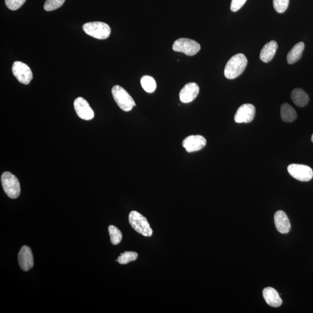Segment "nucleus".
<instances>
[{"label": "nucleus", "mask_w": 313, "mask_h": 313, "mask_svg": "<svg viewBox=\"0 0 313 313\" xmlns=\"http://www.w3.org/2000/svg\"><path fill=\"white\" fill-rule=\"evenodd\" d=\"M247 59L244 54H238L232 57L226 64L224 74L228 79L233 80L240 76L246 70Z\"/></svg>", "instance_id": "obj_1"}, {"label": "nucleus", "mask_w": 313, "mask_h": 313, "mask_svg": "<svg viewBox=\"0 0 313 313\" xmlns=\"http://www.w3.org/2000/svg\"><path fill=\"white\" fill-rule=\"evenodd\" d=\"M114 101L118 106L123 111L128 112L136 106L134 99L128 92L120 85L114 86L111 89Z\"/></svg>", "instance_id": "obj_2"}, {"label": "nucleus", "mask_w": 313, "mask_h": 313, "mask_svg": "<svg viewBox=\"0 0 313 313\" xmlns=\"http://www.w3.org/2000/svg\"><path fill=\"white\" fill-rule=\"evenodd\" d=\"M130 225L134 230L144 235L145 237H151L153 234V230L145 216L135 210L130 212L129 215Z\"/></svg>", "instance_id": "obj_3"}, {"label": "nucleus", "mask_w": 313, "mask_h": 313, "mask_svg": "<svg viewBox=\"0 0 313 313\" xmlns=\"http://www.w3.org/2000/svg\"><path fill=\"white\" fill-rule=\"evenodd\" d=\"M83 29L88 35L99 40L108 38L111 29L107 24L101 21H92L83 24Z\"/></svg>", "instance_id": "obj_4"}, {"label": "nucleus", "mask_w": 313, "mask_h": 313, "mask_svg": "<svg viewBox=\"0 0 313 313\" xmlns=\"http://www.w3.org/2000/svg\"><path fill=\"white\" fill-rule=\"evenodd\" d=\"M1 180L3 189L9 198L15 199L20 196V183L16 176L9 172H5L2 173Z\"/></svg>", "instance_id": "obj_5"}, {"label": "nucleus", "mask_w": 313, "mask_h": 313, "mask_svg": "<svg viewBox=\"0 0 313 313\" xmlns=\"http://www.w3.org/2000/svg\"><path fill=\"white\" fill-rule=\"evenodd\" d=\"M172 48L175 52H182L188 56H194L200 51L201 46L193 40L181 38L176 40Z\"/></svg>", "instance_id": "obj_6"}, {"label": "nucleus", "mask_w": 313, "mask_h": 313, "mask_svg": "<svg viewBox=\"0 0 313 313\" xmlns=\"http://www.w3.org/2000/svg\"><path fill=\"white\" fill-rule=\"evenodd\" d=\"M288 171L293 178L301 182H308L313 177L311 167L302 164H292L288 167Z\"/></svg>", "instance_id": "obj_7"}, {"label": "nucleus", "mask_w": 313, "mask_h": 313, "mask_svg": "<svg viewBox=\"0 0 313 313\" xmlns=\"http://www.w3.org/2000/svg\"><path fill=\"white\" fill-rule=\"evenodd\" d=\"M12 73L18 82L27 85L33 79V73L30 68L21 62H15L12 66Z\"/></svg>", "instance_id": "obj_8"}, {"label": "nucleus", "mask_w": 313, "mask_h": 313, "mask_svg": "<svg viewBox=\"0 0 313 313\" xmlns=\"http://www.w3.org/2000/svg\"><path fill=\"white\" fill-rule=\"evenodd\" d=\"M256 109L252 104H244L238 108L234 121L237 123H250L255 117Z\"/></svg>", "instance_id": "obj_9"}, {"label": "nucleus", "mask_w": 313, "mask_h": 313, "mask_svg": "<svg viewBox=\"0 0 313 313\" xmlns=\"http://www.w3.org/2000/svg\"><path fill=\"white\" fill-rule=\"evenodd\" d=\"M74 107L80 119L84 120H92L94 117V111L90 107L88 102L82 97L77 98L74 102Z\"/></svg>", "instance_id": "obj_10"}, {"label": "nucleus", "mask_w": 313, "mask_h": 313, "mask_svg": "<svg viewBox=\"0 0 313 313\" xmlns=\"http://www.w3.org/2000/svg\"><path fill=\"white\" fill-rule=\"evenodd\" d=\"M207 141L201 135H190L186 138L182 142L183 146L188 153L199 151L206 146Z\"/></svg>", "instance_id": "obj_11"}, {"label": "nucleus", "mask_w": 313, "mask_h": 313, "mask_svg": "<svg viewBox=\"0 0 313 313\" xmlns=\"http://www.w3.org/2000/svg\"><path fill=\"white\" fill-rule=\"evenodd\" d=\"M18 262L21 269L24 271H30L34 266V259L32 250L24 246L18 253Z\"/></svg>", "instance_id": "obj_12"}, {"label": "nucleus", "mask_w": 313, "mask_h": 313, "mask_svg": "<svg viewBox=\"0 0 313 313\" xmlns=\"http://www.w3.org/2000/svg\"><path fill=\"white\" fill-rule=\"evenodd\" d=\"M199 91V86L196 83H188L184 86L179 93L180 100L182 103H190L197 98Z\"/></svg>", "instance_id": "obj_13"}, {"label": "nucleus", "mask_w": 313, "mask_h": 313, "mask_svg": "<svg viewBox=\"0 0 313 313\" xmlns=\"http://www.w3.org/2000/svg\"><path fill=\"white\" fill-rule=\"evenodd\" d=\"M274 223L277 230L280 233L287 234L291 229V224L286 213L278 210L274 215Z\"/></svg>", "instance_id": "obj_14"}, {"label": "nucleus", "mask_w": 313, "mask_h": 313, "mask_svg": "<svg viewBox=\"0 0 313 313\" xmlns=\"http://www.w3.org/2000/svg\"><path fill=\"white\" fill-rule=\"evenodd\" d=\"M263 296L268 305L273 308H278L283 303V300L281 299L277 291L273 288H265L263 291Z\"/></svg>", "instance_id": "obj_15"}, {"label": "nucleus", "mask_w": 313, "mask_h": 313, "mask_svg": "<svg viewBox=\"0 0 313 313\" xmlns=\"http://www.w3.org/2000/svg\"><path fill=\"white\" fill-rule=\"evenodd\" d=\"M277 49L278 44L276 42L271 41L267 43L260 51V60L265 63H270L273 59Z\"/></svg>", "instance_id": "obj_16"}, {"label": "nucleus", "mask_w": 313, "mask_h": 313, "mask_svg": "<svg viewBox=\"0 0 313 313\" xmlns=\"http://www.w3.org/2000/svg\"><path fill=\"white\" fill-rule=\"evenodd\" d=\"M291 99H292L294 104L300 107L306 106L309 104L310 100L308 94L303 89L300 88L293 90L291 93Z\"/></svg>", "instance_id": "obj_17"}, {"label": "nucleus", "mask_w": 313, "mask_h": 313, "mask_svg": "<svg viewBox=\"0 0 313 313\" xmlns=\"http://www.w3.org/2000/svg\"><path fill=\"white\" fill-rule=\"evenodd\" d=\"M304 49L305 44L303 42H298L294 45L287 55L288 63L292 64L299 61L302 58Z\"/></svg>", "instance_id": "obj_18"}, {"label": "nucleus", "mask_w": 313, "mask_h": 313, "mask_svg": "<svg viewBox=\"0 0 313 313\" xmlns=\"http://www.w3.org/2000/svg\"><path fill=\"white\" fill-rule=\"evenodd\" d=\"M281 117L284 122L292 123L296 119V111L290 104H284L281 107Z\"/></svg>", "instance_id": "obj_19"}, {"label": "nucleus", "mask_w": 313, "mask_h": 313, "mask_svg": "<svg viewBox=\"0 0 313 313\" xmlns=\"http://www.w3.org/2000/svg\"><path fill=\"white\" fill-rule=\"evenodd\" d=\"M141 83L142 88H144L146 92L148 93H153L157 88L156 81L152 77L149 76L142 77L141 80Z\"/></svg>", "instance_id": "obj_20"}, {"label": "nucleus", "mask_w": 313, "mask_h": 313, "mask_svg": "<svg viewBox=\"0 0 313 313\" xmlns=\"http://www.w3.org/2000/svg\"><path fill=\"white\" fill-rule=\"evenodd\" d=\"M108 229L111 243L114 245V246L120 244L123 238L122 232H121L119 229L116 228V226L113 225L109 226Z\"/></svg>", "instance_id": "obj_21"}, {"label": "nucleus", "mask_w": 313, "mask_h": 313, "mask_svg": "<svg viewBox=\"0 0 313 313\" xmlns=\"http://www.w3.org/2000/svg\"><path fill=\"white\" fill-rule=\"evenodd\" d=\"M138 253L132 251H126L123 253H121V255L118 258V262L121 265H125L129 262L135 261L138 258Z\"/></svg>", "instance_id": "obj_22"}, {"label": "nucleus", "mask_w": 313, "mask_h": 313, "mask_svg": "<svg viewBox=\"0 0 313 313\" xmlns=\"http://www.w3.org/2000/svg\"><path fill=\"white\" fill-rule=\"evenodd\" d=\"M65 0H46L44 8L46 11H52L60 8Z\"/></svg>", "instance_id": "obj_23"}, {"label": "nucleus", "mask_w": 313, "mask_h": 313, "mask_svg": "<svg viewBox=\"0 0 313 313\" xmlns=\"http://www.w3.org/2000/svg\"><path fill=\"white\" fill-rule=\"evenodd\" d=\"M290 0H273V7L278 13H284L289 5Z\"/></svg>", "instance_id": "obj_24"}, {"label": "nucleus", "mask_w": 313, "mask_h": 313, "mask_svg": "<svg viewBox=\"0 0 313 313\" xmlns=\"http://www.w3.org/2000/svg\"><path fill=\"white\" fill-rule=\"evenodd\" d=\"M26 0H5L6 6L12 11H16L24 4Z\"/></svg>", "instance_id": "obj_25"}, {"label": "nucleus", "mask_w": 313, "mask_h": 313, "mask_svg": "<svg viewBox=\"0 0 313 313\" xmlns=\"http://www.w3.org/2000/svg\"><path fill=\"white\" fill-rule=\"evenodd\" d=\"M247 0H231L230 9L231 11L237 12L246 3Z\"/></svg>", "instance_id": "obj_26"}, {"label": "nucleus", "mask_w": 313, "mask_h": 313, "mask_svg": "<svg viewBox=\"0 0 313 313\" xmlns=\"http://www.w3.org/2000/svg\"><path fill=\"white\" fill-rule=\"evenodd\" d=\"M312 142L313 143V135L312 136Z\"/></svg>", "instance_id": "obj_27"}]
</instances>
